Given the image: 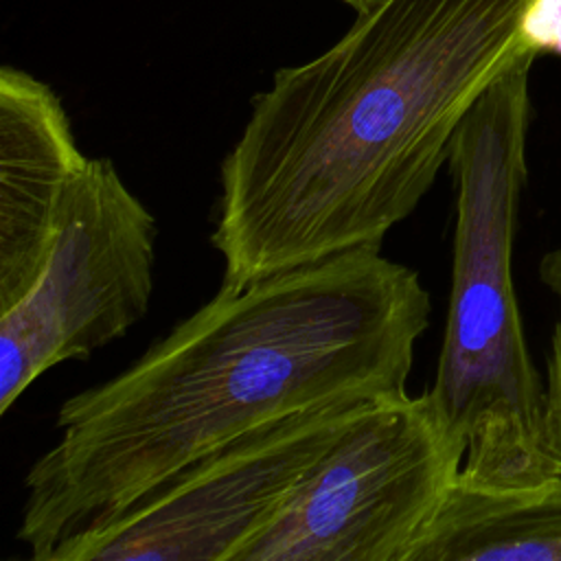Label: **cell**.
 Instances as JSON below:
<instances>
[{
	"instance_id": "obj_1",
	"label": "cell",
	"mask_w": 561,
	"mask_h": 561,
	"mask_svg": "<svg viewBox=\"0 0 561 561\" xmlns=\"http://www.w3.org/2000/svg\"><path fill=\"white\" fill-rule=\"evenodd\" d=\"M432 300L419 274L355 248L217 294L116 377L66 399L24 478L18 539L68 537L265 423L405 390Z\"/></svg>"
},
{
	"instance_id": "obj_2",
	"label": "cell",
	"mask_w": 561,
	"mask_h": 561,
	"mask_svg": "<svg viewBox=\"0 0 561 561\" xmlns=\"http://www.w3.org/2000/svg\"><path fill=\"white\" fill-rule=\"evenodd\" d=\"M550 50L561 0H379L316 59L276 70L219 167L221 283L381 250L478 96Z\"/></svg>"
},
{
	"instance_id": "obj_3",
	"label": "cell",
	"mask_w": 561,
	"mask_h": 561,
	"mask_svg": "<svg viewBox=\"0 0 561 561\" xmlns=\"http://www.w3.org/2000/svg\"><path fill=\"white\" fill-rule=\"evenodd\" d=\"M537 57H519L478 96L449 147L456 186L451 287L427 390L465 445L460 478L502 489L559 473L546 449L543 383L528 355L513 285L533 118L528 79Z\"/></svg>"
},
{
	"instance_id": "obj_4",
	"label": "cell",
	"mask_w": 561,
	"mask_h": 561,
	"mask_svg": "<svg viewBox=\"0 0 561 561\" xmlns=\"http://www.w3.org/2000/svg\"><path fill=\"white\" fill-rule=\"evenodd\" d=\"M462 460L427 390L379 397L237 561H405Z\"/></svg>"
},
{
	"instance_id": "obj_5",
	"label": "cell",
	"mask_w": 561,
	"mask_h": 561,
	"mask_svg": "<svg viewBox=\"0 0 561 561\" xmlns=\"http://www.w3.org/2000/svg\"><path fill=\"white\" fill-rule=\"evenodd\" d=\"M158 221L110 158H88L28 291L0 309V414L46 370L88 359L149 309Z\"/></svg>"
},
{
	"instance_id": "obj_6",
	"label": "cell",
	"mask_w": 561,
	"mask_h": 561,
	"mask_svg": "<svg viewBox=\"0 0 561 561\" xmlns=\"http://www.w3.org/2000/svg\"><path fill=\"white\" fill-rule=\"evenodd\" d=\"M370 401L313 405L254 427L64 539L48 561H237Z\"/></svg>"
},
{
	"instance_id": "obj_7",
	"label": "cell",
	"mask_w": 561,
	"mask_h": 561,
	"mask_svg": "<svg viewBox=\"0 0 561 561\" xmlns=\"http://www.w3.org/2000/svg\"><path fill=\"white\" fill-rule=\"evenodd\" d=\"M88 158L50 85L0 70V309L42 272L66 195Z\"/></svg>"
},
{
	"instance_id": "obj_8",
	"label": "cell",
	"mask_w": 561,
	"mask_h": 561,
	"mask_svg": "<svg viewBox=\"0 0 561 561\" xmlns=\"http://www.w3.org/2000/svg\"><path fill=\"white\" fill-rule=\"evenodd\" d=\"M405 561H561V471L513 489L458 476Z\"/></svg>"
},
{
	"instance_id": "obj_9",
	"label": "cell",
	"mask_w": 561,
	"mask_h": 561,
	"mask_svg": "<svg viewBox=\"0 0 561 561\" xmlns=\"http://www.w3.org/2000/svg\"><path fill=\"white\" fill-rule=\"evenodd\" d=\"M541 278L559 296L561 305V245L541 259ZM543 430L546 449L557 471H561V313L552 333L548 381L543 383Z\"/></svg>"
},
{
	"instance_id": "obj_10",
	"label": "cell",
	"mask_w": 561,
	"mask_h": 561,
	"mask_svg": "<svg viewBox=\"0 0 561 561\" xmlns=\"http://www.w3.org/2000/svg\"><path fill=\"white\" fill-rule=\"evenodd\" d=\"M346 4H351L357 13H362V11H368V9H373L379 0H344Z\"/></svg>"
}]
</instances>
